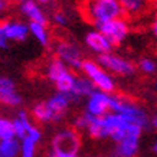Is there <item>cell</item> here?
I'll return each mask as SVG.
<instances>
[{"instance_id": "1", "label": "cell", "mask_w": 157, "mask_h": 157, "mask_svg": "<svg viewBox=\"0 0 157 157\" xmlns=\"http://www.w3.org/2000/svg\"><path fill=\"white\" fill-rule=\"evenodd\" d=\"M82 13L94 26L124 17V10L118 0H85Z\"/></svg>"}, {"instance_id": "2", "label": "cell", "mask_w": 157, "mask_h": 157, "mask_svg": "<svg viewBox=\"0 0 157 157\" xmlns=\"http://www.w3.org/2000/svg\"><path fill=\"white\" fill-rule=\"evenodd\" d=\"M109 111L127 117L130 121H133L134 124H137L138 127H141L143 130L150 127V118H148L146 109L125 95L111 94Z\"/></svg>"}, {"instance_id": "3", "label": "cell", "mask_w": 157, "mask_h": 157, "mask_svg": "<svg viewBox=\"0 0 157 157\" xmlns=\"http://www.w3.org/2000/svg\"><path fill=\"white\" fill-rule=\"evenodd\" d=\"M45 74H46V78L55 85L56 91L65 92V94L72 92L76 81V75L58 58H53L48 62Z\"/></svg>"}, {"instance_id": "4", "label": "cell", "mask_w": 157, "mask_h": 157, "mask_svg": "<svg viewBox=\"0 0 157 157\" xmlns=\"http://www.w3.org/2000/svg\"><path fill=\"white\" fill-rule=\"evenodd\" d=\"M81 71L84 74V76H86L92 82L95 90L107 92V94H113L115 91V79L97 61H94V59H84Z\"/></svg>"}, {"instance_id": "5", "label": "cell", "mask_w": 157, "mask_h": 157, "mask_svg": "<svg viewBox=\"0 0 157 157\" xmlns=\"http://www.w3.org/2000/svg\"><path fill=\"white\" fill-rule=\"evenodd\" d=\"M81 150V136L75 128H62L51 140V151L58 154L78 156Z\"/></svg>"}, {"instance_id": "6", "label": "cell", "mask_w": 157, "mask_h": 157, "mask_svg": "<svg viewBox=\"0 0 157 157\" xmlns=\"http://www.w3.org/2000/svg\"><path fill=\"white\" fill-rule=\"evenodd\" d=\"M29 25L16 19L0 20V49H9L10 42H25L29 38Z\"/></svg>"}, {"instance_id": "7", "label": "cell", "mask_w": 157, "mask_h": 157, "mask_svg": "<svg viewBox=\"0 0 157 157\" xmlns=\"http://www.w3.org/2000/svg\"><path fill=\"white\" fill-rule=\"evenodd\" d=\"M97 62L111 75L114 74V75H118L121 78H131L137 71L136 65L131 61L120 56V55H115L113 52L100 55L97 58Z\"/></svg>"}, {"instance_id": "8", "label": "cell", "mask_w": 157, "mask_h": 157, "mask_svg": "<svg viewBox=\"0 0 157 157\" xmlns=\"http://www.w3.org/2000/svg\"><path fill=\"white\" fill-rule=\"evenodd\" d=\"M95 29L100 30L101 33L108 39L113 46H120L130 35V23L125 17H120V19L101 23L95 26Z\"/></svg>"}, {"instance_id": "9", "label": "cell", "mask_w": 157, "mask_h": 157, "mask_svg": "<svg viewBox=\"0 0 157 157\" xmlns=\"http://www.w3.org/2000/svg\"><path fill=\"white\" fill-rule=\"evenodd\" d=\"M55 58L63 62L69 69H81L82 67V52L79 46L74 42L59 40L55 46Z\"/></svg>"}, {"instance_id": "10", "label": "cell", "mask_w": 157, "mask_h": 157, "mask_svg": "<svg viewBox=\"0 0 157 157\" xmlns=\"http://www.w3.org/2000/svg\"><path fill=\"white\" fill-rule=\"evenodd\" d=\"M23 102V98L17 92L16 82L6 75H0V105L7 108H17Z\"/></svg>"}, {"instance_id": "11", "label": "cell", "mask_w": 157, "mask_h": 157, "mask_svg": "<svg viewBox=\"0 0 157 157\" xmlns=\"http://www.w3.org/2000/svg\"><path fill=\"white\" fill-rule=\"evenodd\" d=\"M109 101H111V94H107V92L95 90L86 98L85 113L94 115V117H102V115L108 114Z\"/></svg>"}, {"instance_id": "12", "label": "cell", "mask_w": 157, "mask_h": 157, "mask_svg": "<svg viewBox=\"0 0 157 157\" xmlns=\"http://www.w3.org/2000/svg\"><path fill=\"white\" fill-rule=\"evenodd\" d=\"M46 105L49 107V109L55 114V120L56 123H61L62 120L65 118L67 115V111L69 109L71 104H74V100L69 94H65V92H59L56 91L55 94L49 97L48 100L45 101Z\"/></svg>"}, {"instance_id": "13", "label": "cell", "mask_w": 157, "mask_h": 157, "mask_svg": "<svg viewBox=\"0 0 157 157\" xmlns=\"http://www.w3.org/2000/svg\"><path fill=\"white\" fill-rule=\"evenodd\" d=\"M84 42H85L86 48L92 51V52H95L98 56L100 55H104V53H109L113 52V45L109 43V40L105 38L104 35L101 33L100 30H90L88 33L85 35V39H84Z\"/></svg>"}, {"instance_id": "14", "label": "cell", "mask_w": 157, "mask_h": 157, "mask_svg": "<svg viewBox=\"0 0 157 157\" xmlns=\"http://www.w3.org/2000/svg\"><path fill=\"white\" fill-rule=\"evenodd\" d=\"M19 10L26 19H29V22L40 23V25L48 23V17H46L45 12L42 10L40 5H39L36 0H28L26 3L19 5Z\"/></svg>"}, {"instance_id": "15", "label": "cell", "mask_w": 157, "mask_h": 157, "mask_svg": "<svg viewBox=\"0 0 157 157\" xmlns=\"http://www.w3.org/2000/svg\"><path fill=\"white\" fill-rule=\"evenodd\" d=\"M140 150V137L128 136L123 141L117 143L113 150V157H136Z\"/></svg>"}, {"instance_id": "16", "label": "cell", "mask_w": 157, "mask_h": 157, "mask_svg": "<svg viewBox=\"0 0 157 157\" xmlns=\"http://www.w3.org/2000/svg\"><path fill=\"white\" fill-rule=\"evenodd\" d=\"M121 7L124 10V14L128 17H138L151 5V0H118Z\"/></svg>"}, {"instance_id": "17", "label": "cell", "mask_w": 157, "mask_h": 157, "mask_svg": "<svg viewBox=\"0 0 157 157\" xmlns=\"http://www.w3.org/2000/svg\"><path fill=\"white\" fill-rule=\"evenodd\" d=\"M95 91V86L92 85V82L86 78V76H76L75 85H74V90L69 95L72 97L74 102H78L81 98H88V97Z\"/></svg>"}, {"instance_id": "18", "label": "cell", "mask_w": 157, "mask_h": 157, "mask_svg": "<svg viewBox=\"0 0 157 157\" xmlns=\"http://www.w3.org/2000/svg\"><path fill=\"white\" fill-rule=\"evenodd\" d=\"M12 123H13V128H14V137L17 140H22L28 134L29 128L33 125L28 111H25V109H20L19 113L16 114V117L12 120Z\"/></svg>"}, {"instance_id": "19", "label": "cell", "mask_w": 157, "mask_h": 157, "mask_svg": "<svg viewBox=\"0 0 157 157\" xmlns=\"http://www.w3.org/2000/svg\"><path fill=\"white\" fill-rule=\"evenodd\" d=\"M29 33L36 39V42L40 46H43V48L49 46V43H51V35H49V30L46 28V25L29 22Z\"/></svg>"}, {"instance_id": "20", "label": "cell", "mask_w": 157, "mask_h": 157, "mask_svg": "<svg viewBox=\"0 0 157 157\" xmlns=\"http://www.w3.org/2000/svg\"><path fill=\"white\" fill-rule=\"evenodd\" d=\"M32 117H33L38 123H56L55 114L49 109L45 101H39L33 105L32 108Z\"/></svg>"}, {"instance_id": "21", "label": "cell", "mask_w": 157, "mask_h": 157, "mask_svg": "<svg viewBox=\"0 0 157 157\" xmlns=\"http://www.w3.org/2000/svg\"><path fill=\"white\" fill-rule=\"evenodd\" d=\"M20 156V140L9 138L0 141V157H19Z\"/></svg>"}, {"instance_id": "22", "label": "cell", "mask_w": 157, "mask_h": 157, "mask_svg": "<svg viewBox=\"0 0 157 157\" xmlns=\"http://www.w3.org/2000/svg\"><path fill=\"white\" fill-rule=\"evenodd\" d=\"M38 143H35L28 136L20 140V157H35L36 156Z\"/></svg>"}, {"instance_id": "23", "label": "cell", "mask_w": 157, "mask_h": 157, "mask_svg": "<svg viewBox=\"0 0 157 157\" xmlns=\"http://www.w3.org/2000/svg\"><path fill=\"white\" fill-rule=\"evenodd\" d=\"M9 138H14L13 123H12L10 118L0 117V141L2 140H9Z\"/></svg>"}, {"instance_id": "24", "label": "cell", "mask_w": 157, "mask_h": 157, "mask_svg": "<svg viewBox=\"0 0 157 157\" xmlns=\"http://www.w3.org/2000/svg\"><path fill=\"white\" fill-rule=\"evenodd\" d=\"M137 68L144 75H154L157 72V62L151 58H141L137 62Z\"/></svg>"}, {"instance_id": "25", "label": "cell", "mask_w": 157, "mask_h": 157, "mask_svg": "<svg viewBox=\"0 0 157 157\" xmlns=\"http://www.w3.org/2000/svg\"><path fill=\"white\" fill-rule=\"evenodd\" d=\"M86 127H88V117H86V114L84 113V114L78 115V117H75V120H74V128L79 133V131H85Z\"/></svg>"}, {"instance_id": "26", "label": "cell", "mask_w": 157, "mask_h": 157, "mask_svg": "<svg viewBox=\"0 0 157 157\" xmlns=\"http://www.w3.org/2000/svg\"><path fill=\"white\" fill-rule=\"evenodd\" d=\"M52 20H53V23L56 25V26H59V28H65L68 25V16L63 13V12H61V10L53 12Z\"/></svg>"}, {"instance_id": "27", "label": "cell", "mask_w": 157, "mask_h": 157, "mask_svg": "<svg viewBox=\"0 0 157 157\" xmlns=\"http://www.w3.org/2000/svg\"><path fill=\"white\" fill-rule=\"evenodd\" d=\"M29 138H32L35 143H39L40 140H42V131L36 127V125H32L30 128H29V131H28V134H26ZM25 136V137H26Z\"/></svg>"}, {"instance_id": "28", "label": "cell", "mask_w": 157, "mask_h": 157, "mask_svg": "<svg viewBox=\"0 0 157 157\" xmlns=\"http://www.w3.org/2000/svg\"><path fill=\"white\" fill-rule=\"evenodd\" d=\"M151 35H153V38H154V42H156V45H157V16L154 17V20H153V23H151Z\"/></svg>"}, {"instance_id": "29", "label": "cell", "mask_w": 157, "mask_h": 157, "mask_svg": "<svg viewBox=\"0 0 157 157\" xmlns=\"http://www.w3.org/2000/svg\"><path fill=\"white\" fill-rule=\"evenodd\" d=\"M150 127H151L153 130H156V131H157V113H156V114H153L151 117H150Z\"/></svg>"}, {"instance_id": "30", "label": "cell", "mask_w": 157, "mask_h": 157, "mask_svg": "<svg viewBox=\"0 0 157 157\" xmlns=\"http://www.w3.org/2000/svg\"><path fill=\"white\" fill-rule=\"evenodd\" d=\"M48 157H79V156H69V154H58V153H49Z\"/></svg>"}, {"instance_id": "31", "label": "cell", "mask_w": 157, "mask_h": 157, "mask_svg": "<svg viewBox=\"0 0 157 157\" xmlns=\"http://www.w3.org/2000/svg\"><path fill=\"white\" fill-rule=\"evenodd\" d=\"M7 9V0H0V13H3Z\"/></svg>"}, {"instance_id": "32", "label": "cell", "mask_w": 157, "mask_h": 157, "mask_svg": "<svg viewBox=\"0 0 157 157\" xmlns=\"http://www.w3.org/2000/svg\"><path fill=\"white\" fill-rule=\"evenodd\" d=\"M36 2H38L39 5H51L53 0H36Z\"/></svg>"}, {"instance_id": "33", "label": "cell", "mask_w": 157, "mask_h": 157, "mask_svg": "<svg viewBox=\"0 0 157 157\" xmlns=\"http://www.w3.org/2000/svg\"><path fill=\"white\" fill-rule=\"evenodd\" d=\"M151 150H153V153H156V154H157V141H154V144H153Z\"/></svg>"}, {"instance_id": "34", "label": "cell", "mask_w": 157, "mask_h": 157, "mask_svg": "<svg viewBox=\"0 0 157 157\" xmlns=\"http://www.w3.org/2000/svg\"><path fill=\"white\" fill-rule=\"evenodd\" d=\"M151 5H153V7H154L156 12H157V0H151Z\"/></svg>"}, {"instance_id": "35", "label": "cell", "mask_w": 157, "mask_h": 157, "mask_svg": "<svg viewBox=\"0 0 157 157\" xmlns=\"http://www.w3.org/2000/svg\"><path fill=\"white\" fill-rule=\"evenodd\" d=\"M14 2H16V3H17V5H22V3H26V2H28V0H14Z\"/></svg>"}, {"instance_id": "36", "label": "cell", "mask_w": 157, "mask_h": 157, "mask_svg": "<svg viewBox=\"0 0 157 157\" xmlns=\"http://www.w3.org/2000/svg\"><path fill=\"white\" fill-rule=\"evenodd\" d=\"M154 90L157 91V82H156V84H154Z\"/></svg>"}, {"instance_id": "37", "label": "cell", "mask_w": 157, "mask_h": 157, "mask_svg": "<svg viewBox=\"0 0 157 157\" xmlns=\"http://www.w3.org/2000/svg\"><path fill=\"white\" fill-rule=\"evenodd\" d=\"M95 157H100V156H95Z\"/></svg>"}]
</instances>
